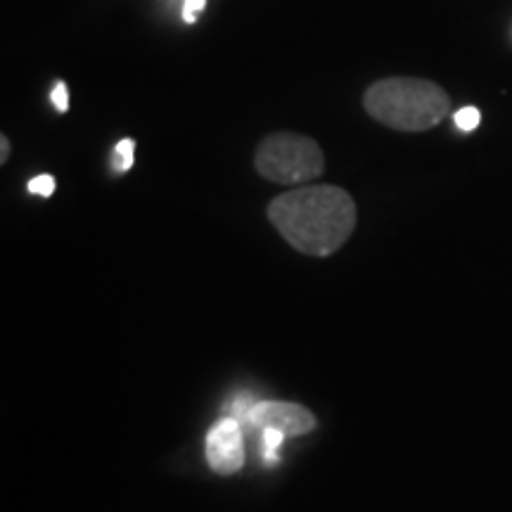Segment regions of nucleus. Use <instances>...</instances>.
<instances>
[{
	"label": "nucleus",
	"instance_id": "nucleus-1",
	"mask_svg": "<svg viewBox=\"0 0 512 512\" xmlns=\"http://www.w3.org/2000/svg\"><path fill=\"white\" fill-rule=\"evenodd\" d=\"M268 221L287 245L309 256H330L356 228V204L337 185H302L268 204Z\"/></svg>",
	"mask_w": 512,
	"mask_h": 512
},
{
	"label": "nucleus",
	"instance_id": "nucleus-2",
	"mask_svg": "<svg viewBox=\"0 0 512 512\" xmlns=\"http://www.w3.org/2000/svg\"><path fill=\"white\" fill-rule=\"evenodd\" d=\"M363 107L382 126L403 133H422L439 126L451 112V98L439 83L415 76H392L373 83Z\"/></svg>",
	"mask_w": 512,
	"mask_h": 512
},
{
	"label": "nucleus",
	"instance_id": "nucleus-3",
	"mask_svg": "<svg viewBox=\"0 0 512 512\" xmlns=\"http://www.w3.org/2000/svg\"><path fill=\"white\" fill-rule=\"evenodd\" d=\"M256 174L278 185H311L325 171L323 150L302 133H271L254 152Z\"/></svg>",
	"mask_w": 512,
	"mask_h": 512
},
{
	"label": "nucleus",
	"instance_id": "nucleus-4",
	"mask_svg": "<svg viewBox=\"0 0 512 512\" xmlns=\"http://www.w3.org/2000/svg\"><path fill=\"white\" fill-rule=\"evenodd\" d=\"M242 425L235 418H223L207 434V463L216 475H235L245 465Z\"/></svg>",
	"mask_w": 512,
	"mask_h": 512
},
{
	"label": "nucleus",
	"instance_id": "nucleus-5",
	"mask_svg": "<svg viewBox=\"0 0 512 512\" xmlns=\"http://www.w3.org/2000/svg\"><path fill=\"white\" fill-rule=\"evenodd\" d=\"M264 427L283 432L287 437H302L316 430V418L299 403L256 401L247 432H259Z\"/></svg>",
	"mask_w": 512,
	"mask_h": 512
},
{
	"label": "nucleus",
	"instance_id": "nucleus-6",
	"mask_svg": "<svg viewBox=\"0 0 512 512\" xmlns=\"http://www.w3.org/2000/svg\"><path fill=\"white\" fill-rule=\"evenodd\" d=\"M287 434L271 430V427H264L259 430V444H261V456H264L266 463H278V448L283 446Z\"/></svg>",
	"mask_w": 512,
	"mask_h": 512
},
{
	"label": "nucleus",
	"instance_id": "nucleus-7",
	"mask_svg": "<svg viewBox=\"0 0 512 512\" xmlns=\"http://www.w3.org/2000/svg\"><path fill=\"white\" fill-rule=\"evenodd\" d=\"M133 150H136V143L131 138L119 140L117 147H114V157H112V169L117 174H126L128 169L133 166Z\"/></svg>",
	"mask_w": 512,
	"mask_h": 512
},
{
	"label": "nucleus",
	"instance_id": "nucleus-8",
	"mask_svg": "<svg viewBox=\"0 0 512 512\" xmlns=\"http://www.w3.org/2000/svg\"><path fill=\"white\" fill-rule=\"evenodd\" d=\"M256 401L259 399H254L252 394H240L238 399L233 401V415H230V418H235L242 425V430H249V418H252V411H254V406H256Z\"/></svg>",
	"mask_w": 512,
	"mask_h": 512
},
{
	"label": "nucleus",
	"instance_id": "nucleus-9",
	"mask_svg": "<svg viewBox=\"0 0 512 512\" xmlns=\"http://www.w3.org/2000/svg\"><path fill=\"white\" fill-rule=\"evenodd\" d=\"M453 121H456V126L460 128V131L472 133L479 126V121H482V114H479L477 107H463V110L456 112Z\"/></svg>",
	"mask_w": 512,
	"mask_h": 512
},
{
	"label": "nucleus",
	"instance_id": "nucleus-10",
	"mask_svg": "<svg viewBox=\"0 0 512 512\" xmlns=\"http://www.w3.org/2000/svg\"><path fill=\"white\" fill-rule=\"evenodd\" d=\"M27 190L31 195H38V197H50L55 192V178L48 176V174H41L36 178H31L27 183Z\"/></svg>",
	"mask_w": 512,
	"mask_h": 512
},
{
	"label": "nucleus",
	"instance_id": "nucleus-11",
	"mask_svg": "<svg viewBox=\"0 0 512 512\" xmlns=\"http://www.w3.org/2000/svg\"><path fill=\"white\" fill-rule=\"evenodd\" d=\"M204 8H207V0H183V22L195 24L197 15H202Z\"/></svg>",
	"mask_w": 512,
	"mask_h": 512
},
{
	"label": "nucleus",
	"instance_id": "nucleus-12",
	"mask_svg": "<svg viewBox=\"0 0 512 512\" xmlns=\"http://www.w3.org/2000/svg\"><path fill=\"white\" fill-rule=\"evenodd\" d=\"M50 100H53V105H55L57 112L64 114V112L69 110V91H67V86H64L62 81L55 83L53 93H50Z\"/></svg>",
	"mask_w": 512,
	"mask_h": 512
},
{
	"label": "nucleus",
	"instance_id": "nucleus-13",
	"mask_svg": "<svg viewBox=\"0 0 512 512\" xmlns=\"http://www.w3.org/2000/svg\"><path fill=\"white\" fill-rule=\"evenodd\" d=\"M0 147H3V150H0V164H5L8 162V155H10V143H8V138H0Z\"/></svg>",
	"mask_w": 512,
	"mask_h": 512
},
{
	"label": "nucleus",
	"instance_id": "nucleus-14",
	"mask_svg": "<svg viewBox=\"0 0 512 512\" xmlns=\"http://www.w3.org/2000/svg\"><path fill=\"white\" fill-rule=\"evenodd\" d=\"M174 3H178V0H166V5H174Z\"/></svg>",
	"mask_w": 512,
	"mask_h": 512
}]
</instances>
